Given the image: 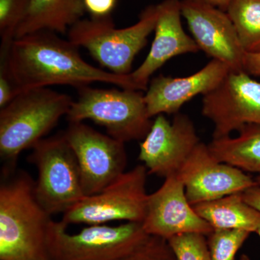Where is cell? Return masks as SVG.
Listing matches in <instances>:
<instances>
[{
    "label": "cell",
    "instance_id": "obj_1",
    "mask_svg": "<svg viewBox=\"0 0 260 260\" xmlns=\"http://www.w3.org/2000/svg\"><path fill=\"white\" fill-rule=\"evenodd\" d=\"M0 56L6 60L18 93L54 85L78 89L96 82L135 90L129 74H114L89 64L78 47L56 32L44 30L15 39L10 45L1 46Z\"/></svg>",
    "mask_w": 260,
    "mask_h": 260
},
{
    "label": "cell",
    "instance_id": "obj_2",
    "mask_svg": "<svg viewBox=\"0 0 260 260\" xmlns=\"http://www.w3.org/2000/svg\"><path fill=\"white\" fill-rule=\"evenodd\" d=\"M0 184V260H52L51 216L37 200L35 181L23 171L3 172Z\"/></svg>",
    "mask_w": 260,
    "mask_h": 260
},
{
    "label": "cell",
    "instance_id": "obj_3",
    "mask_svg": "<svg viewBox=\"0 0 260 260\" xmlns=\"http://www.w3.org/2000/svg\"><path fill=\"white\" fill-rule=\"evenodd\" d=\"M49 88L24 90L0 108V157L3 172L15 170L19 155L32 148L68 115L73 102Z\"/></svg>",
    "mask_w": 260,
    "mask_h": 260
},
{
    "label": "cell",
    "instance_id": "obj_4",
    "mask_svg": "<svg viewBox=\"0 0 260 260\" xmlns=\"http://www.w3.org/2000/svg\"><path fill=\"white\" fill-rule=\"evenodd\" d=\"M157 5L147 7L134 25L116 28L112 16L81 19L68 30V40L88 50L104 70L116 75L132 73L135 56L146 46L158 20Z\"/></svg>",
    "mask_w": 260,
    "mask_h": 260
},
{
    "label": "cell",
    "instance_id": "obj_5",
    "mask_svg": "<svg viewBox=\"0 0 260 260\" xmlns=\"http://www.w3.org/2000/svg\"><path fill=\"white\" fill-rule=\"evenodd\" d=\"M67 118L69 122L93 121L107 135L123 143L143 140L151 128L145 93L130 89H99L85 86L77 89Z\"/></svg>",
    "mask_w": 260,
    "mask_h": 260
},
{
    "label": "cell",
    "instance_id": "obj_6",
    "mask_svg": "<svg viewBox=\"0 0 260 260\" xmlns=\"http://www.w3.org/2000/svg\"><path fill=\"white\" fill-rule=\"evenodd\" d=\"M29 159L37 169L36 196L50 215L64 214L86 197L78 160L63 133L39 140Z\"/></svg>",
    "mask_w": 260,
    "mask_h": 260
},
{
    "label": "cell",
    "instance_id": "obj_7",
    "mask_svg": "<svg viewBox=\"0 0 260 260\" xmlns=\"http://www.w3.org/2000/svg\"><path fill=\"white\" fill-rule=\"evenodd\" d=\"M66 224L51 222L48 245L52 260H120L148 237L141 223L88 225L70 234Z\"/></svg>",
    "mask_w": 260,
    "mask_h": 260
},
{
    "label": "cell",
    "instance_id": "obj_8",
    "mask_svg": "<svg viewBox=\"0 0 260 260\" xmlns=\"http://www.w3.org/2000/svg\"><path fill=\"white\" fill-rule=\"evenodd\" d=\"M144 165L123 173L102 191L86 196L63 214L61 222L70 224H106L112 221L143 223L148 194Z\"/></svg>",
    "mask_w": 260,
    "mask_h": 260
},
{
    "label": "cell",
    "instance_id": "obj_9",
    "mask_svg": "<svg viewBox=\"0 0 260 260\" xmlns=\"http://www.w3.org/2000/svg\"><path fill=\"white\" fill-rule=\"evenodd\" d=\"M63 134L78 160L85 196L96 194L125 172V143L83 122H69Z\"/></svg>",
    "mask_w": 260,
    "mask_h": 260
},
{
    "label": "cell",
    "instance_id": "obj_10",
    "mask_svg": "<svg viewBox=\"0 0 260 260\" xmlns=\"http://www.w3.org/2000/svg\"><path fill=\"white\" fill-rule=\"evenodd\" d=\"M202 114L213 122V139L230 136L248 124L260 126V82L245 71H230L203 95Z\"/></svg>",
    "mask_w": 260,
    "mask_h": 260
},
{
    "label": "cell",
    "instance_id": "obj_11",
    "mask_svg": "<svg viewBox=\"0 0 260 260\" xmlns=\"http://www.w3.org/2000/svg\"><path fill=\"white\" fill-rule=\"evenodd\" d=\"M200 142L189 116L177 113L170 122L159 114L140 143L139 159L148 174L167 178L179 172Z\"/></svg>",
    "mask_w": 260,
    "mask_h": 260
},
{
    "label": "cell",
    "instance_id": "obj_12",
    "mask_svg": "<svg viewBox=\"0 0 260 260\" xmlns=\"http://www.w3.org/2000/svg\"><path fill=\"white\" fill-rule=\"evenodd\" d=\"M191 205L244 192L257 185L237 168L220 161L208 145L200 142L178 173Z\"/></svg>",
    "mask_w": 260,
    "mask_h": 260
},
{
    "label": "cell",
    "instance_id": "obj_13",
    "mask_svg": "<svg viewBox=\"0 0 260 260\" xmlns=\"http://www.w3.org/2000/svg\"><path fill=\"white\" fill-rule=\"evenodd\" d=\"M142 224L148 235L167 240L192 233L208 237L213 231L189 203L178 174L165 178L158 190L148 195L146 213Z\"/></svg>",
    "mask_w": 260,
    "mask_h": 260
},
{
    "label": "cell",
    "instance_id": "obj_14",
    "mask_svg": "<svg viewBox=\"0 0 260 260\" xmlns=\"http://www.w3.org/2000/svg\"><path fill=\"white\" fill-rule=\"evenodd\" d=\"M181 15L200 50L212 59L227 65L231 71H244L246 52L226 12L203 3L182 0Z\"/></svg>",
    "mask_w": 260,
    "mask_h": 260
},
{
    "label": "cell",
    "instance_id": "obj_15",
    "mask_svg": "<svg viewBox=\"0 0 260 260\" xmlns=\"http://www.w3.org/2000/svg\"><path fill=\"white\" fill-rule=\"evenodd\" d=\"M158 7L155 37L148 55L138 69L130 73L135 90L146 91L152 75L175 56L200 51L181 24V1L164 0Z\"/></svg>",
    "mask_w": 260,
    "mask_h": 260
},
{
    "label": "cell",
    "instance_id": "obj_16",
    "mask_svg": "<svg viewBox=\"0 0 260 260\" xmlns=\"http://www.w3.org/2000/svg\"><path fill=\"white\" fill-rule=\"evenodd\" d=\"M230 71L227 65L212 59L204 68L189 76L155 77L145 93L149 116L177 114L193 98L206 95L216 88Z\"/></svg>",
    "mask_w": 260,
    "mask_h": 260
},
{
    "label": "cell",
    "instance_id": "obj_17",
    "mask_svg": "<svg viewBox=\"0 0 260 260\" xmlns=\"http://www.w3.org/2000/svg\"><path fill=\"white\" fill-rule=\"evenodd\" d=\"M85 12L84 0H30L15 39L44 30L66 34Z\"/></svg>",
    "mask_w": 260,
    "mask_h": 260
},
{
    "label": "cell",
    "instance_id": "obj_18",
    "mask_svg": "<svg viewBox=\"0 0 260 260\" xmlns=\"http://www.w3.org/2000/svg\"><path fill=\"white\" fill-rule=\"evenodd\" d=\"M197 213L213 230H242L256 232L260 227V212L248 204L242 193L193 205Z\"/></svg>",
    "mask_w": 260,
    "mask_h": 260
},
{
    "label": "cell",
    "instance_id": "obj_19",
    "mask_svg": "<svg viewBox=\"0 0 260 260\" xmlns=\"http://www.w3.org/2000/svg\"><path fill=\"white\" fill-rule=\"evenodd\" d=\"M208 147L220 161L260 175V126L248 124L235 138L213 139Z\"/></svg>",
    "mask_w": 260,
    "mask_h": 260
},
{
    "label": "cell",
    "instance_id": "obj_20",
    "mask_svg": "<svg viewBox=\"0 0 260 260\" xmlns=\"http://www.w3.org/2000/svg\"><path fill=\"white\" fill-rule=\"evenodd\" d=\"M226 13L248 54H260V0H233Z\"/></svg>",
    "mask_w": 260,
    "mask_h": 260
},
{
    "label": "cell",
    "instance_id": "obj_21",
    "mask_svg": "<svg viewBox=\"0 0 260 260\" xmlns=\"http://www.w3.org/2000/svg\"><path fill=\"white\" fill-rule=\"evenodd\" d=\"M251 233L242 230H213L208 235L210 260H234Z\"/></svg>",
    "mask_w": 260,
    "mask_h": 260
},
{
    "label": "cell",
    "instance_id": "obj_22",
    "mask_svg": "<svg viewBox=\"0 0 260 260\" xmlns=\"http://www.w3.org/2000/svg\"><path fill=\"white\" fill-rule=\"evenodd\" d=\"M30 0H0L1 45H10L28 11Z\"/></svg>",
    "mask_w": 260,
    "mask_h": 260
},
{
    "label": "cell",
    "instance_id": "obj_23",
    "mask_svg": "<svg viewBox=\"0 0 260 260\" xmlns=\"http://www.w3.org/2000/svg\"><path fill=\"white\" fill-rule=\"evenodd\" d=\"M177 260H210L207 236L184 234L169 239Z\"/></svg>",
    "mask_w": 260,
    "mask_h": 260
},
{
    "label": "cell",
    "instance_id": "obj_24",
    "mask_svg": "<svg viewBox=\"0 0 260 260\" xmlns=\"http://www.w3.org/2000/svg\"><path fill=\"white\" fill-rule=\"evenodd\" d=\"M120 260H177L169 241L148 235L140 245Z\"/></svg>",
    "mask_w": 260,
    "mask_h": 260
},
{
    "label": "cell",
    "instance_id": "obj_25",
    "mask_svg": "<svg viewBox=\"0 0 260 260\" xmlns=\"http://www.w3.org/2000/svg\"><path fill=\"white\" fill-rule=\"evenodd\" d=\"M18 94L7 66L6 60L5 57L0 56V108L4 107Z\"/></svg>",
    "mask_w": 260,
    "mask_h": 260
},
{
    "label": "cell",
    "instance_id": "obj_26",
    "mask_svg": "<svg viewBox=\"0 0 260 260\" xmlns=\"http://www.w3.org/2000/svg\"><path fill=\"white\" fill-rule=\"evenodd\" d=\"M116 2L117 0H84V6L91 18H102L111 16Z\"/></svg>",
    "mask_w": 260,
    "mask_h": 260
},
{
    "label": "cell",
    "instance_id": "obj_27",
    "mask_svg": "<svg viewBox=\"0 0 260 260\" xmlns=\"http://www.w3.org/2000/svg\"><path fill=\"white\" fill-rule=\"evenodd\" d=\"M244 69L249 75L260 77V54L246 53Z\"/></svg>",
    "mask_w": 260,
    "mask_h": 260
},
{
    "label": "cell",
    "instance_id": "obj_28",
    "mask_svg": "<svg viewBox=\"0 0 260 260\" xmlns=\"http://www.w3.org/2000/svg\"><path fill=\"white\" fill-rule=\"evenodd\" d=\"M244 200L260 212V186L256 185L246 189L242 192Z\"/></svg>",
    "mask_w": 260,
    "mask_h": 260
},
{
    "label": "cell",
    "instance_id": "obj_29",
    "mask_svg": "<svg viewBox=\"0 0 260 260\" xmlns=\"http://www.w3.org/2000/svg\"><path fill=\"white\" fill-rule=\"evenodd\" d=\"M184 1L203 3V4L210 5L226 12L229 5L232 3L233 0H184Z\"/></svg>",
    "mask_w": 260,
    "mask_h": 260
},
{
    "label": "cell",
    "instance_id": "obj_30",
    "mask_svg": "<svg viewBox=\"0 0 260 260\" xmlns=\"http://www.w3.org/2000/svg\"><path fill=\"white\" fill-rule=\"evenodd\" d=\"M239 260H251L249 259V256L246 255V254H242V256L240 257V259Z\"/></svg>",
    "mask_w": 260,
    "mask_h": 260
},
{
    "label": "cell",
    "instance_id": "obj_31",
    "mask_svg": "<svg viewBox=\"0 0 260 260\" xmlns=\"http://www.w3.org/2000/svg\"><path fill=\"white\" fill-rule=\"evenodd\" d=\"M254 180H255L256 184L260 186V175H258L257 177H256V179H254Z\"/></svg>",
    "mask_w": 260,
    "mask_h": 260
},
{
    "label": "cell",
    "instance_id": "obj_32",
    "mask_svg": "<svg viewBox=\"0 0 260 260\" xmlns=\"http://www.w3.org/2000/svg\"><path fill=\"white\" fill-rule=\"evenodd\" d=\"M256 234H258V236H259V239H260V227H259V229H258L257 232H256Z\"/></svg>",
    "mask_w": 260,
    "mask_h": 260
}]
</instances>
